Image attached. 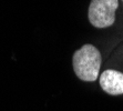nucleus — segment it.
<instances>
[{"instance_id": "obj_1", "label": "nucleus", "mask_w": 123, "mask_h": 111, "mask_svg": "<svg viewBox=\"0 0 123 111\" xmlns=\"http://www.w3.org/2000/svg\"><path fill=\"white\" fill-rule=\"evenodd\" d=\"M101 61L102 58L100 51L92 45H84L74 52L72 58L75 76L82 81H95L99 77Z\"/></svg>"}, {"instance_id": "obj_3", "label": "nucleus", "mask_w": 123, "mask_h": 111, "mask_svg": "<svg viewBox=\"0 0 123 111\" xmlns=\"http://www.w3.org/2000/svg\"><path fill=\"white\" fill-rule=\"evenodd\" d=\"M100 85L103 91L111 96L123 94V73L117 70H105L100 76Z\"/></svg>"}, {"instance_id": "obj_2", "label": "nucleus", "mask_w": 123, "mask_h": 111, "mask_svg": "<svg viewBox=\"0 0 123 111\" xmlns=\"http://www.w3.org/2000/svg\"><path fill=\"white\" fill-rule=\"evenodd\" d=\"M119 0H92L88 10V17L95 28H108L115 21V11Z\"/></svg>"}]
</instances>
